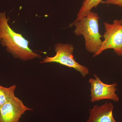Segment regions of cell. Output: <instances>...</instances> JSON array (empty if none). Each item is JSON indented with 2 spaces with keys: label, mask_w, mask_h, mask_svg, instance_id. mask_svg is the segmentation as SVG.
Here are the masks:
<instances>
[{
  "label": "cell",
  "mask_w": 122,
  "mask_h": 122,
  "mask_svg": "<svg viewBox=\"0 0 122 122\" xmlns=\"http://www.w3.org/2000/svg\"><path fill=\"white\" fill-rule=\"evenodd\" d=\"M9 18L5 12L0 13V43L7 52L16 58L25 61L39 58L28 46L29 41L21 34L15 32L9 26Z\"/></svg>",
  "instance_id": "cell-1"
},
{
  "label": "cell",
  "mask_w": 122,
  "mask_h": 122,
  "mask_svg": "<svg viewBox=\"0 0 122 122\" xmlns=\"http://www.w3.org/2000/svg\"><path fill=\"white\" fill-rule=\"evenodd\" d=\"M98 14L91 11L81 20L74 21L70 26H75L74 30L77 36L82 35L85 41V47L87 52L95 53L100 49L102 36L99 32Z\"/></svg>",
  "instance_id": "cell-2"
},
{
  "label": "cell",
  "mask_w": 122,
  "mask_h": 122,
  "mask_svg": "<svg viewBox=\"0 0 122 122\" xmlns=\"http://www.w3.org/2000/svg\"><path fill=\"white\" fill-rule=\"evenodd\" d=\"M74 50V47L72 45L57 43L55 46L56 55L53 57H46L42 59L41 63H59L74 69L79 72L82 77H85L89 73V69L76 61L73 56Z\"/></svg>",
  "instance_id": "cell-3"
},
{
  "label": "cell",
  "mask_w": 122,
  "mask_h": 122,
  "mask_svg": "<svg viewBox=\"0 0 122 122\" xmlns=\"http://www.w3.org/2000/svg\"><path fill=\"white\" fill-rule=\"evenodd\" d=\"M104 25L105 32L103 37L104 40L93 57L98 56L104 51L109 49L113 50L118 56H122V20H114L112 24L105 22Z\"/></svg>",
  "instance_id": "cell-4"
},
{
  "label": "cell",
  "mask_w": 122,
  "mask_h": 122,
  "mask_svg": "<svg viewBox=\"0 0 122 122\" xmlns=\"http://www.w3.org/2000/svg\"><path fill=\"white\" fill-rule=\"evenodd\" d=\"M94 77V78H90L89 81L91 85L90 101L92 102L93 103L103 99H109L118 102L119 97L116 93V92L117 90L116 88L118 86L117 83L106 84L102 81L99 77L95 74Z\"/></svg>",
  "instance_id": "cell-5"
},
{
  "label": "cell",
  "mask_w": 122,
  "mask_h": 122,
  "mask_svg": "<svg viewBox=\"0 0 122 122\" xmlns=\"http://www.w3.org/2000/svg\"><path fill=\"white\" fill-rule=\"evenodd\" d=\"M32 110L14 95L0 108V122H19L25 112Z\"/></svg>",
  "instance_id": "cell-6"
},
{
  "label": "cell",
  "mask_w": 122,
  "mask_h": 122,
  "mask_svg": "<svg viewBox=\"0 0 122 122\" xmlns=\"http://www.w3.org/2000/svg\"><path fill=\"white\" fill-rule=\"evenodd\" d=\"M114 106L110 102L101 106L94 105L90 110V116L86 122H117L114 118Z\"/></svg>",
  "instance_id": "cell-7"
},
{
  "label": "cell",
  "mask_w": 122,
  "mask_h": 122,
  "mask_svg": "<svg viewBox=\"0 0 122 122\" xmlns=\"http://www.w3.org/2000/svg\"><path fill=\"white\" fill-rule=\"evenodd\" d=\"M103 0H84L79 10L75 21L81 20L91 11L94 8H96Z\"/></svg>",
  "instance_id": "cell-8"
},
{
  "label": "cell",
  "mask_w": 122,
  "mask_h": 122,
  "mask_svg": "<svg viewBox=\"0 0 122 122\" xmlns=\"http://www.w3.org/2000/svg\"><path fill=\"white\" fill-rule=\"evenodd\" d=\"M16 87V86L15 85L8 87L0 85V108L14 95Z\"/></svg>",
  "instance_id": "cell-9"
},
{
  "label": "cell",
  "mask_w": 122,
  "mask_h": 122,
  "mask_svg": "<svg viewBox=\"0 0 122 122\" xmlns=\"http://www.w3.org/2000/svg\"><path fill=\"white\" fill-rule=\"evenodd\" d=\"M101 3L115 5L122 8V0H106L104 1H102Z\"/></svg>",
  "instance_id": "cell-10"
}]
</instances>
